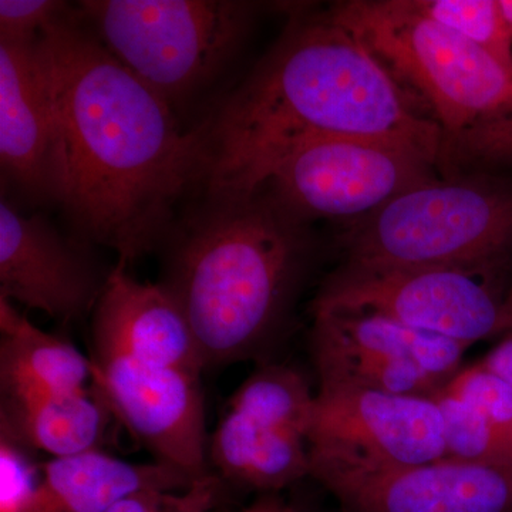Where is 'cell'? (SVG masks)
Masks as SVG:
<instances>
[{
  "label": "cell",
  "instance_id": "cell-1",
  "mask_svg": "<svg viewBox=\"0 0 512 512\" xmlns=\"http://www.w3.org/2000/svg\"><path fill=\"white\" fill-rule=\"evenodd\" d=\"M56 117L57 197L79 241L130 266L164 245L210 171L207 123L174 109L101 45L76 9L39 37Z\"/></svg>",
  "mask_w": 512,
  "mask_h": 512
},
{
  "label": "cell",
  "instance_id": "cell-2",
  "mask_svg": "<svg viewBox=\"0 0 512 512\" xmlns=\"http://www.w3.org/2000/svg\"><path fill=\"white\" fill-rule=\"evenodd\" d=\"M207 130L210 195L264 190L275 164L313 138L389 141L433 164L446 146L440 124L420 116L383 64L329 16L293 23Z\"/></svg>",
  "mask_w": 512,
  "mask_h": 512
},
{
  "label": "cell",
  "instance_id": "cell-3",
  "mask_svg": "<svg viewBox=\"0 0 512 512\" xmlns=\"http://www.w3.org/2000/svg\"><path fill=\"white\" fill-rule=\"evenodd\" d=\"M301 221L264 188L208 194L171 229L160 284L190 322L205 367L262 359L278 338L308 259Z\"/></svg>",
  "mask_w": 512,
  "mask_h": 512
},
{
  "label": "cell",
  "instance_id": "cell-4",
  "mask_svg": "<svg viewBox=\"0 0 512 512\" xmlns=\"http://www.w3.org/2000/svg\"><path fill=\"white\" fill-rule=\"evenodd\" d=\"M329 18L429 103L446 144L512 100L510 70L410 0L338 3Z\"/></svg>",
  "mask_w": 512,
  "mask_h": 512
},
{
  "label": "cell",
  "instance_id": "cell-5",
  "mask_svg": "<svg viewBox=\"0 0 512 512\" xmlns=\"http://www.w3.org/2000/svg\"><path fill=\"white\" fill-rule=\"evenodd\" d=\"M76 12L111 55L175 109L231 60L254 6L237 0H87Z\"/></svg>",
  "mask_w": 512,
  "mask_h": 512
},
{
  "label": "cell",
  "instance_id": "cell-6",
  "mask_svg": "<svg viewBox=\"0 0 512 512\" xmlns=\"http://www.w3.org/2000/svg\"><path fill=\"white\" fill-rule=\"evenodd\" d=\"M512 244V190L429 181L397 195L349 232L346 265L487 269Z\"/></svg>",
  "mask_w": 512,
  "mask_h": 512
},
{
  "label": "cell",
  "instance_id": "cell-7",
  "mask_svg": "<svg viewBox=\"0 0 512 512\" xmlns=\"http://www.w3.org/2000/svg\"><path fill=\"white\" fill-rule=\"evenodd\" d=\"M485 269L345 265L326 282L313 311L372 313L471 346L500 336L503 299Z\"/></svg>",
  "mask_w": 512,
  "mask_h": 512
},
{
  "label": "cell",
  "instance_id": "cell-8",
  "mask_svg": "<svg viewBox=\"0 0 512 512\" xmlns=\"http://www.w3.org/2000/svg\"><path fill=\"white\" fill-rule=\"evenodd\" d=\"M468 346L372 313L313 311L318 389L434 397L463 367Z\"/></svg>",
  "mask_w": 512,
  "mask_h": 512
},
{
  "label": "cell",
  "instance_id": "cell-9",
  "mask_svg": "<svg viewBox=\"0 0 512 512\" xmlns=\"http://www.w3.org/2000/svg\"><path fill=\"white\" fill-rule=\"evenodd\" d=\"M308 439L312 480L446 458L443 419L434 397L318 389Z\"/></svg>",
  "mask_w": 512,
  "mask_h": 512
},
{
  "label": "cell",
  "instance_id": "cell-10",
  "mask_svg": "<svg viewBox=\"0 0 512 512\" xmlns=\"http://www.w3.org/2000/svg\"><path fill=\"white\" fill-rule=\"evenodd\" d=\"M433 163L410 148L363 137L313 138L291 148L264 188L296 217L372 215L433 181Z\"/></svg>",
  "mask_w": 512,
  "mask_h": 512
},
{
  "label": "cell",
  "instance_id": "cell-11",
  "mask_svg": "<svg viewBox=\"0 0 512 512\" xmlns=\"http://www.w3.org/2000/svg\"><path fill=\"white\" fill-rule=\"evenodd\" d=\"M92 386L158 463L194 478L211 473L201 373L147 365L123 355H93Z\"/></svg>",
  "mask_w": 512,
  "mask_h": 512
},
{
  "label": "cell",
  "instance_id": "cell-12",
  "mask_svg": "<svg viewBox=\"0 0 512 512\" xmlns=\"http://www.w3.org/2000/svg\"><path fill=\"white\" fill-rule=\"evenodd\" d=\"M342 512H512V464L443 460L316 478Z\"/></svg>",
  "mask_w": 512,
  "mask_h": 512
},
{
  "label": "cell",
  "instance_id": "cell-13",
  "mask_svg": "<svg viewBox=\"0 0 512 512\" xmlns=\"http://www.w3.org/2000/svg\"><path fill=\"white\" fill-rule=\"evenodd\" d=\"M109 275V274H107ZM107 275L45 218L0 201V298L60 320L93 311Z\"/></svg>",
  "mask_w": 512,
  "mask_h": 512
},
{
  "label": "cell",
  "instance_id": "cell-14",
  "mask_svg": "<svg viewBox=\"0 0 512 512\" xmlns=\"http://www.w3.org/2000/svg\"><path fill=\"white\" fill-rule=\"evenodd\" d=\"M56 117L35 42L0 39V163L33 200L57 197Z\"/></svg>",
  "mask_w": 512,
  "mask_h": 512
},
{
  "label": "cell",
  "instance_id": "cell-15",
  "mask_svg": "<svg viewBox=\"0 0 512 512\" xmlns=\"http://www.w3.org/2000/svg\"><path fill=\"white\" fill-rule=\"evenodd\" d=\"M94 355H123L147 365L201 373V350L178 303L158 284L137 281L117 264L93 309Z\"/></svg>",
  "mask_w": 512,
  "mask_h": 512
},
{
  "label": "cell",
  "instance_id": "cell-16",
  "mask_svg": "<svg viewBox=\"0 0 512 512\" xmlns=\"http://www.w3.org/2000/svg\"><path fill=\"white\" fill-rule=\"evenodd\" d=\"M200 478L158 463H130L101 450L52 458L28 512H106L127 495L148 488L187 490Z\"/></svg>",
  "mask_w": 512,
  "mask_h": 512
},
{
  "label": "cell",
  "instance_id": "cell-17",
  "mask_svg": "<svg viewBox=\"0 0 512 512\" xmlns=\"http://www.w3.org/2000/svg\"><path fill=\"white\" fill-rule=\"evenodd\" d=\"M208 464L238 493L281 494L311 478L308 437L229 409L208 441Z\"/></svg>",
  "mask_w": 512,
  "mask_h": 512
},
{
  "label": "cell",
  "instance_id": "cell-18",
  "mask_svg": "<svg viewBox=\"0 0 512 512\" xmlns=\"http://www.w3.org/2000/svg\"><path fill=\"white\" fill-rule=\"evenodd\" d=\"M113 417L93 386L73 392L2 396L0 433L52 458L101 450Z\"/></svg>",
  "mask_w": 512,
  "mask_h": 512
},
{
  "label": "cell",
  "instance_id": "cell-19",
  "mask_svg": "<svg viewBox=\"0 0 512 512\" xmlns=\"http://www.w3.org/2000/svg\"><path fill=\"white\" fill-rule=\"evenodd\" d=\"M93 360L66 340L37 328L0 298L2 396L73 392L92 386Z\"/></svg>",
  "mask_w": 512,
  "mask_h": 512
},
{
  "label": "cell",
  "instance_id": "cell-20",
  "mask_svg": "<svg viewBox=\"0 0 512 512\" xmlns=\"http://www.w3.org/2000/svg\"><path fill=\"white\" fill-rule=\"evenodd\" d=\"M315 400L316 392L301 372L262 362L238 387L228 409L256 423L309 437Z\"/></svg>",
  "mask_w": 512,
  "mask_h": 512
},
{
  "label": "cell",
  "instance_id": "cell-21",
  "mask_svg": "<svg viewBox=\"0 0 512 512\" xmlns=\"http://www.w3.org/2000/svg\"><path fill=\"white\" fill-rule=\"evenodd\" d=\"M443 419L446 458L461 463L507 466L512 464V443L473 404L441 390L434 396Z\"/></svg>",
  "mask_w": 512,
  "mask_h": 512
},
{
  "label": "cell",
  "instance_id": "cell-22",
  "mask_svg": "<svg viewBox=\"0 0 512 512\" xmlns=\"http://www.w3.org/2000/svg\"><path fill=\"white\" fill-rule=\"evenodd\" d=\"M413 8L493 56L512 73V52L498 0H410Z\"/></svg>",
  "mask_w": 512,
  "mask_h": 512
},
{
  "label": "cell",
  "instance_id": "cell-23",
  "mask_svg": "<svg viewBox=\"0 0 512 512\" xmlns=\"http://www.w3.org/2000/svg\"><path fill=\"white\" fill-rule=\"evenodd\" d=\"M237 494L211 471L187 490L148 488L121 498L106 512H215L231 504Z\"/></svg>",
  "mask_w": 512,
  "mask_h": 512
},
{
  "label": "cell",
  "instance_id": "cell-24",
  "mask_svg": "<svg viewBox=\"0 0 512 512\" xmlns=\"http://www.w3.org/2000/svg\"><path fill=\"white\" fill-rule=\"evenodd\" d=\"M467 400L512 443V387L483 363L463 366L444 387Z\"/></svg>",
  "mask_w": 512,
  "mask_h": 512
},
{
  "label": "cell",
  "instance_id": "cell-25",
  "mask_svg": "<svg viewBox=\"0 0 512 512\" xmlns=\"http://www.w3.org/2000/svg\"><path fill=\"white\" fill-rule=\"evenodd\" d=\"M446 151L480 163L512 164V100L447 143Z\"/></svg>",
  "mask_w": 512,
  "mask_h": 512
},
{
  "label": "cell",
  "instance_id": "cell-26",
  "mask_svg": "<svg viewBox=\"0 0 512 512\" xmlns=\"http://www.w3.org/2000/svg\"><path fill=\"white\" fill-rule=\"evenodd\" d=\"M42 484L29 450L0 434V512H28Z\"/></svg>",
  "mask_w": 512,
  "mask_h": 512
},
{
  "label": "cell",
  "instance_id": "cell-27",
  "mask_svg": "<svg viewBox=\"0 0 512 512\" xmlns=\"http://www.w3.org/2000/svg\"><path fill=\"white\" fill-rule=\"evenodd\" d=\"M72 12L69 3L56 0H2L0 39L35 42L45 30Z\"/></svg>",
  "mask_w": 512,
  "mask_h": 512
},
{
  "label": "cell",
  "instance_id": "cell-28",
  "mask_svg": "<svg viewBox=\"0 0 512 512\" xmlns=\"http://www.w3.org/2000/svg\"><path fill=\"white\" fill-rule=\"evenodd\" d=\"M481 363L495 375L504 379L512 387V333L505 335L497 345L494 346Z\"/></svg>",
  "mask_w": 512,
  "mask_h": 512
},
{
  "label": "cell",
  "instance_id": "cell-29",
  "mask_svg": "<svg viewBox=\"0 0 512 512\" xmlns=\"http://www.w3.org/2000/svg\"><path fill=\"white\" fill-rule=\"evenodd\" d=\"M289 512H342L338 507L329 508L316 500L315 495L302 490V484L293 488L288 500Z\"/></svg>",
  "mask_w": 512,
  "mask_h": 512
},
{
  "label": "cell",
  "instance_id": "cell-30",
  "mask_svg": "<svg viewBox=\"0 0 512 512\" xmlns=\"http://www.w3.org/2000/svg\"><path fill=\"white\" fill-rule=\"evenodd\" d=\"M229 512H289V507L288 500L281 494H262L247 507Z\"/></svg>",
  "mask_w": 512,
  "mask_h": 512
},
{
  "label": "cell",
  "instance_id": "cell-31",
  "mask_svg": "<svg viewBox=\"0 0 512 512\" xmlns=\"http://www.w3.org/2000/svg\"><path fill=\"white\" fill-rule=\"evenodd\" d=\"M512 333V289L503 298V312H501L500 336L511 335Z\"/></svg>",
  "mask_w": 512,
  "mask_h": 512
},
{
  "label": "cell",
  "instance_id": "cell-32",
  "mask_svg": "<svg viewBox=\"0 0 512 512\" xmlns=\"http://www.w3.org/2000/svg\"><path fill=\"white\" fill-rule=\"evenodd\" d=\"M498 6H500L501 18H503L512 52V0H498Z\"/></svg>",
  "mask_w": 512,
  "mask_h": 512
}]
</instances>
